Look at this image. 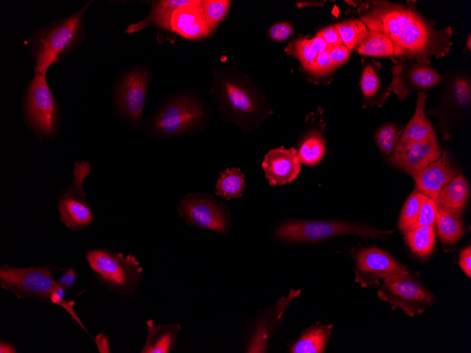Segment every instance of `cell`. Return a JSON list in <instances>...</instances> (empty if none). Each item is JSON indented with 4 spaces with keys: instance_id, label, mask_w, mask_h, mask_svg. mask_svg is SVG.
Listing matches in <instances>:
<instances>
[{
    "instance_id": "cell-1",
    "label": "cell",
    "mask_w": 471,
    "mask_h": 353,
    "mask_svg": "<svg viewBox=\"0 0 471 353\" xmlns=\"http://www.w3.org/2000/svg\"><path fill=\"white\" fill-rule=\"evenodd\" d=\"M360 20L367 29L387 36L394 47L389 58L396 64L406 61L431 64L446 56L453 43L451 27H436L412 4L369 1L358 8Z\"/></svg>"
},
{
    "instance_id": "cell-2",
    "label": "cell",
    "mask_w": 471,
    "mask_h": 353,
    "mask_svg": "<svg viewBox=\"0 0 471 353\" xmlns=\"http://www.w3.org/2000/svg\"><path fill=\"white\" fill-rule=\"evenodd\" d=\"M92 1L73 14L53 20L35 29L29 39L28 51L35 73H47L78 47L85 39L84 16Z\"/></svg>"
},
{
    "instance_id": "cell-3",
    "label": "cell",
    "mask_w": 471,
    "mask_h": 353,
    "mask_svg": "<svg viewBox=\"0 0 471 353\" xmlns=\"http://www.w3.org/2000/svg\"><path fill=\"white\" fill-rule=\"evenodd\" d=\"M211 94L223 118L243 131L259 127L269 113L263 99L237 74L230 70L214 74Z\"/></svg>"
},
{
    "instance_id": "cell-4",
    "label": "cell",
    "mask_w": 471,
    "mask_h": 353,
    "mask_svg": "<svg viewBox=\"0 0 471 353\" xmlns=\"http://www.w3.org/2000/svg\"><path fill=\"white\" fill-rule=\"evenodd\" d=\"M207 110L195 96L171 97L159 104L145 121L147 135L156 139L192 135L205 127Z\"/></svg>"
},
{
    "instance_id": "cell-5",
    "label": "cell",
    "mask_w": 471,
    "mask_h": 353,
    "mask_svg": "<svg viewBox=\"0 0 471 353\" xmlns=\"http://www.w3.org/2000/svg\"><path fill=\"white\" fill-rule=\"evenodd\" d=\"M0 283L17 298L51 302L61 306L87 331L73 309V302H66L65 290L52 277L50 266L18 268L4 264L0 266Z\"/></svg>"
},
{
    "instance_id": "cell-6",
    "label": "cell",
    "mask_w": 471,
    "mask_h": 353,
    "mask_svg": "<svg viewBox=\"0 0 471 353\" xmlns=\"http://www.w3.org/2000/svg\"><path fill=\"white\" fill-rule=\"evenodd\" d=\"M46 73H35L24 88L21 111L24 123L39 142H54L61 123V112L47 85Z\"/></svg>"
},
{
    "instance_id": "cell-7",
    "label": "cell",
    "mask_w": 471,
    "mask_h": 353,
    "mask_svg": "<svg viewBox=\"0 0 471 353\" xmlns=\"http://www.w3.org/2000/svg\"><path fill=\"white\" fill-rule=\"evenodd\" d=\"M85 258L99 283L117 295L131 297L142 281L143 268L135 255L98 248L87 249Z\"/></svg>"
},
{
    "instance_id": "cell-8",
    "label": "cell",
    "mask_w": 471,
    "mask_h": 353,
    "mask_svg": "<svg viewBox=\"0 0 471 353\" xmlns=\"http://www.w3.org/2000/svg\"><path fill=\"white\" fill-rule=\"evenodd\" d=\"M393 233V230H381L365 224L349 222L297 221L283 223L276 228L275 235L285 241L312 242L345 234L382 239Z\"/></svg>"
},
{
    "instance_id": "cell-9",
    "label": "cell",
    "mask_w": 471,
    "mask_h": 353,
    "mask_svg": "<svg viewBox=\"0 0 471 353\" xmlns=\"http://www.w3.org/2000/svg\"><path fill=\"white\" fill-rule=\"evenodd\" d=\"M377 295L393 310L400 308L410 317L422 314L435 300L434 295L407 270L384 278Z\"/></svg>"
},
{
    "instance_id": "cell-10",
    "label": "cell",
    "mask_w": 471,
    "mask_h": 353,
    "mask_svg": "<svg viewBox=\"0 0 471 353\" xmlns=\"http://www.w3.org/2000/svg\"><path fill=\"white\" fill-rule=\"evenodd\" d=\"M90 171L89 161H76L71 182L57 194L60 221L71 230L80 231L85 228L94 218L91 205L83 192V182Z\"/></svg>"
},
{
    "instance_id": "cell-11",
    "label": "cell",
    "mask_w": 471,
    "mask_h": 353,
    "mask_svg": "<svg viewBox=\"0 0 471 353\" xmlns=\"http://www.w3.org/2000/svg\"><path fill=\"white\" fill-rule=\"evenodd\" d=\"M177 212L188 225L195 228L223 235L231 228V215L226 206L209 194L191 192L183 196Z\"/></svg>"
},
{
    "instance_id": "cell-12",
    "label": "cell",
    "mask_w": 471,
    "mask_h": 353,
    "mask_svg": "<svg viewBox=\"0 0 471 353\" xmlns=\"http://www.w3.org/2000/svg\"><path fill=\"white\" fill-rule=\"evenodd\" d=\"M150 79L144 68H134L123 75L114 87L117 113L135 128L140 125Z\"/></svg>"
},
{
    "instance_id": "cell-13",
    "label": "cell",
    "mask_w": 471,
    "mask_h": 353,
    "mask_svg": "<svg viewBox=\"0 0 471 353\" xmlns=\"http://www.w3.org/2000/svg\"><path fill=\"white\" fill-rule=\"evenodd\" d=\"M392 79L389 87L398 99L403 101L411 93L426 92L436 85L441 75L429 63L406 61L391 68Z\"/></svg>"
},
{
    "instance_id": "cell-14",
    "label": "cell",
    "mask_w": 471,
    "mask_h": 353,
    "mask_svg": "<svg viewBox=\"0 0 471 353\" xmlns=\"http://www.w3.org/2000/svg\"><path fill=\"white\" fill-rule=\"evenodd\" d=\"M441 153L436 135L421 141L399 139L389 160L392 164L411 175L437 160Z\"/></svg>"
},
{
    "instance_id": "cell-15",
    "label": "cell",
    "mask_w": 471,
    "mask_h": 353,
    "mask_svg": "<svg viewBox=\"0 0 471 353\" xmlns=\"http://www.w3.org/2000/svg\"><path fill=\"white\" fill-rule=\"evenodd\" d=\"M355 281L362 287L379 285V280L403 272L406 267L377 247L365 248L356 255Z\"/></svg>"
},
{
    "instance_id": "cell-16",
    "label": "cell",
    "mask_w": 471,
    "mask_h": 353,
    "mask_svg": "<svg viewBox=\"0 0 471 353\" xmlns=\"http://www.w3.org/2000/svg\"><path fill=\"white\" fill-rule=\"evenodd\" d=\"M262 167L265 178L271 186L291 182L301 169L297 150L283 147L269 151L264 157Z\"/></svg>"
},
{
    "instance_id": "cell-17",
    "label": "cell",
    "mask_w": 471,
    "mask_h": 353,
    "mask_svg": "<svg viewBox=\"0 0 471 353\" xmlns=\"http://www.w3.org/2000/svg\"><path fill=\"white\" fill-rule=\"evenodd\" d=\"M458 174L446 151L420 171L412 173L418 192L435 200L442 188Z\"/></svg>"
},
{
    "instance_id": "cell-18",
    "label": "cell",
    "mask_w": 471,
    "mask_h": 353,
    "mask_svg": "<svg viewBox=\"0 0 471 353\" xmlns=\"http://www.w3.org/2000/svg\"><path fill=\"white\" fill-rule=\"evenodd\" d=\"M171 31L188 39L206 37L214 31L203 17L199 0H191L176 9L171 16Z\"/></svg>"
},
{
    "instance_id": "cell-19",
    "label": "cell",
    "mask_w": 471,
    "mask_h": 353,
    "mask_svg": "<svg viewBox=\"0 0 471 353\" xmlns=\"http://www.w3.org/2000/svg\"><path fill=\"white\" fill-rule=\"evenodd\" d=\"M468 194L467 181L463 174L458 173L442 188L434 201L438 211L460 218Z\"/></svg>"
},
{
    "instance_id": "cell-20",
    "label": "cell",
    "mask_w": 471,
    "mask_h": 353,
    "mask_svg": "<svg viewBox=\"0 0 471 353\" xmlns=\"http://www.w3.org/2000/svg\"><path fill=\"white\" fill-rule=\"evenodd\" d=\"M147 325L148 334L141 353H169L175 349L181 330L179 323L156 325L150 319L147 321Z\"/></svg>"
},
{
    "instance_id": "cell-21",
    "label": "cell",
    "mask_w": 471,
    "mask_h": 353,
    "mask_svg": "<svg viewBox=\"0 0 471 353\" xmlns=\"http://www.w3.org/2000/svg\"><path fill=\"white\" fill-rule=\"evenodd\" d=\"M190 0L154 1L148 16L141 21L132 24L126 30L127 33L140 31L149 25H154L166 30H171V19L173 11L188 4Z\"/></svg>"
},
{
    "instance_id": "cell-22",
    "label": "cell",
    "mask_w": 471,
    "mask_h": 353,
    "mask_svg": "<svg viewBox=\"0 0 471 353\" xmlns=\"http://www.w3.org/2000/svg\"><path fill=\"white\" fill-rule=\"evenodd\" d=\"M380 68L379 63L374 61L367 63L363 68L360 78V87L366 105H372L375 99H377V104H383L384 101L391 92L389 87L386 86L381 81Z\"/></svg>"
},
{
    "instance_id": "cell-23",
    "label": "cell",
    "mask_w": 471,
    "mask_h": 353,
    "mask_svg": "<svg viewBox=\"0 0 471 353\" xmlns=\"http://www.w3.org/2000/svg\"><path fill=\"white\" fill-rule=\"evenodd\" d=\"M427 92H418L414 115L400 136V140L421 141L436 135L434 129L424 113Z\"/></svg>"
},
{
    "instance_id": "cell-24",
    "label": "cell",
    "mask_w": 471,
    "mask_h": 353,
    "mask_svg": "<svg viewBox=\"0 0 471 353\" xmlns=\"http://www.w3.org/2000/svg\"><path fill=\"white\" fill-rule=\"evenodd\" d=\"M331 325L314 326L305 332L290 349L292 353H322L331 335Z\"/></svg>"
},
{
    "instance_id": "cell-25",
    "label": "cell",
    "mask_w": 471,
    "mask_h": 353,
    "mask_svg": "<svg viewBox=\"0 0 471 353\" xmlns=\"http://www.w3.org/2000/svg\"><path fill=\"white\" fill-rule=\"evenodd\" d=\"M325 140L317 130H311L301 140L298 151L300 162L306 166H314L323 158L326 151Z\"/></svg>"
},
{
    "instance_id": "cell-26",
    "label": "cell",
    "mask_w": 471,
    "mask_h": 353,
    "mask_svg": "<svg viewBox=\"0 0 471 353\" xmlns=\"http://www.w3.org/2000/svg\"><path fill=\"white\" fill-rule=\"evenodd\" d=\"M245 178L238 168H228L220 172L216 185V194L226 200L241 197L245 187Z\"/></svg>"
},
{
    "instance_id": "cell-27",
    "label": "cell",
    "mask_w": 471,
    "mask_h": 353,
    "mask_svg": "<svg viewBox=\"0 0 471 353\" xmlns=\"http://www.w3.org/2000/svg\"><path fill=\"white\" fill-rule=\"evenodd\" d=\"M405 239L412 252L426 256L432 251L435 242L434 226H419L405 232Z\"/></svg>"
},
{
    "instance_id": "cell-28",
    "label": "cell",
    "mask_w": 471,
    "mask_h": 353,
    "mask_svg": "<svg viewBox=\"0 0 471 353\" xmlns=\"http://www.w3.org/2000/svg\"><path fill=\"white\" fill-rule=\"evenodd\" d=\"M357 51L362 55L390 58L393 55L394 47L391 40L384 34L368 30Z\"/></svg>"
},
{
    "instance_id": "cell-29",
    "label": "cell",
    "mask_w": 471,
    "mask_h": 353,
    "mask_svg": "<svg viewBox=\"0 0 471 353\" xmlns=\"http://www.w3.org/2000/svg\"><path fill=\"white\" fill-rule=\"evenodd\" d=\"M342 43L349 50L358 47L367 34L368 29L360 19H350L334 25Z\"/></svg>"
},
{
    "instance_id": "cell-30",
    "label": "cell",
    "mask_w": 471,
    "mask_h": 353,
    "mask_svg": "<svg viewBox=\"0 0 471 353\" xmlns=\"http://www.w3.org/2000/svg\"><path fill=\"white\" fill-rule=\"evenodd\" d=\"M436 223L439 237L446 244L456 242L463 235L462 221L445 212L438 211Z\"/></svg>"
},
{
    "instance_id": "cell-31",
    "label": "cell",
    "mask_w": 471,
    "mask_h": 353,
    "mask_svg": "<svg viewBox=\"0 0 471 353\" xmlns=\"http://www.w3.org/2000/svg\"><path fill=\"white\" fill-rule=\"evenodd\" d=\"M231 1L228 0H200V6L203 17L209 26L214 30L216 26L226 16Z\"/></svg>"
},
{
    "instance_id": "cell-32",
    "label": "cell",
    "mask_w": 471,
    "mask_h": 353,
    "mask_svg": "<svg viewBox=\"0 0 471 353\" xmlns=\"http://www.w3.org/2000/svg\"><path fill=\"white\" fill-rule=\"evenodd\" d=\"M424 194L414 191L405 202L399 220V229L402 232L410 230L415 223Z\"/></svg>"
},
{
    "instance_id": "cell-33",
    "label": "cell",
    "mask_w": 471,
    "mask_h": 353,
    "mask_svg": "<svg viewBox=\"0 0 471 353\" xmlns=\"http://www.w3.org/2000/svg\"><path fill=\"white\" fill-rule=\"evenodd\" d=\"M400 134V132L396 125L391 123L382 125L376 132L374 135L375 142L384 155L387 156L392 153L399 140Z\"/></svg>"
},
{
    "instance_id": "cell-34",
    "label": "cell",
    "mask_w": 471,
    "mask_h": 353,
    "mask_svg": "<svg viewBox=\"0 0 471 353\" xmlns=\"http://www.w3.org/2000/svg\"><path fill=\"white\" fill-rule=\"evenodd\" d=\"M285 51L297 58L306 70L314 62L317 55L313 52L310 45L309 39L299 38L293 40L288 44Z\"/></svg>"
},
{
    "instance_id": "cell-35",
    "label": "cell",
    "mask_w": 471,
    "mask_h": 353,
    "mask_svg": "<svg viewBox=\"0 0 471 353\" xmlns=\"http://www.w3.org/2000/svg\"><path fill=\"white\" fill-rule=\"evenodd\" d=\"M437 212L438 209L435 201L424 195L417 219L414 225L410 229L419 226H434V225L436 223Z\"/></svg>"
},
{
    "instance_id": "cell-36",
    "label": "cell",
    "mask_w": 471,
    "mask_h": 353,
    "mask_svg": "<svg viewBox=\"0 0 471 353\" xmlns=\"http://www.w3.org/2000/svg\"><path fill=\"white\" fill-rule=\"evenodd\" d=\"M336 68L331 59L329 49L318 54L314 62L306 71L314 77L319 78L331 74Z\"/></svg>"
},
{
    "instance_id": "cell-37",
    "label": "cell",
    "mask_w": 471,
    "mask_h": 353,
    "mask_svg": "<svg viewBox=\"0 0 471 353\" xmlns=\"http://www.w3.org/2000/svg\"><path fill=\"white\" fill-rule=\"evenodd\" d=\"M293 32L290 24L279 23L272 25L269 30L270 37L276 41H283L288 39Z\"/></svg>"
},
{
    "instance_id": "cell-38",
    "label": "cell",
    "mask_w": 471,
    "mask_h": 353,
    "mask_svg": "<svg viewBox=\"0 0 471 353\" xmlns=\"http://www.w3.org/2000/svg\"><path fill=\"white\" fill-rule=\"evenodd\" d=\"M317 35L324 39L330 49L343 44L339 32L334 25H329L323 28Z\"/></svg>"
},
{
    "instance_id": "cell-39",
    "label": "cell",
    "mask_w": 471,
    "mask_h": 353,
    "mask_svg": "<svg viewBox=\"0 0 471 353\" xmlns=\"http://www.w3.org/2000/svg\"><path fill=\"white\" fill-rule=\"evenodd\" d=\"M331 59L336 68L346 62L350 56V51L344 45H337L329 49Z\"/></svg>"
},
{
    "instance_id": "cell-40",
    "label": "cell",
    "mask_w": 471,
    "mask_h": 353,
    "mask_svg": "<svg viewBox=\"0 0 471 353\" xmlns=\"http://www.w3.org/2000/svg\"><path fill=\"white\" fill-rule=\"evenodd\" d=\"M458 264L460 268L469 277H471V247L465 248L460 254Z\"/></svg>"
},
{
    "instance_id": "cell-41",
    "label": "cell",
    "mask_w": 471,
    "mask_h": 353,
    "mask_svg": "<svg viewBox=\"0 0 471 353\" xmlns=\"http://www.w3.org/2000/svg\"><path fill=\"white\" fill-rule=\"evenodd\" d=\"M76 272L73 268H68L59 279V285L64 290L72 287L75 283Z\"/></svg>"
},
{
    "instance_id": "cell-42",
    "label": "cell",
    "mask_w": 471,
    "mask_h": 353,
    "mask_svg": "<svg viewBox=\"0 0 471 353\" xmlns=\"http://www.w3.org/2000/svg\"><path fill=\"white\" fill-rule=\"evenodd\" d=\"M309 42L312 50L317 56L330 49L324 39L318 35L309 39Z\"/></svg>"
},
{
    "instance_id": "cell-43",
    "label": "cell",
    "mask_w": 471,
    "mask_h": 353,
    "mask_svg": "<svg viewBox=\"0 0 471 353\" xmlns=\"http://www.w3.org/2000/svg\"><path fill=\"white\" fill-rule=\"evenodd\" d=\"M100 352H110L107 337L103 333L99 334L95 340Z\"/></svg>"
},
{
    "instance_id": "cell-44",
    "label": "cell",
    "mask_w": 471,
    "mask_h": 353,
    "mask_svg": "<svg viewBox=\"0 0 471 353\" xmlns=\"http://www.w3.org/2000/svg\"><path fill=\"white\" fill-rule=\"evenodd\" d=\"M16 347L11 342L0 341V352L1 353H15L17 352Z\"/></svg>"
},
{
    "instance_id": "cell-45",
    "label": "cell",
    "mask_w": 471,
    "mask_h": 353,
    "mask_svg": "<svg viewBox=\"0 0 471 353\" xmlns=\"http://www.w3.org/2000/svg\"><path fill=\"white\" fill-rule=\"evenodd\" d=\"M466 46H467V49L469 50H470V46H471V44H470V36L468 37V39L466 42Z\"/></svg>"
}]
</instances>
